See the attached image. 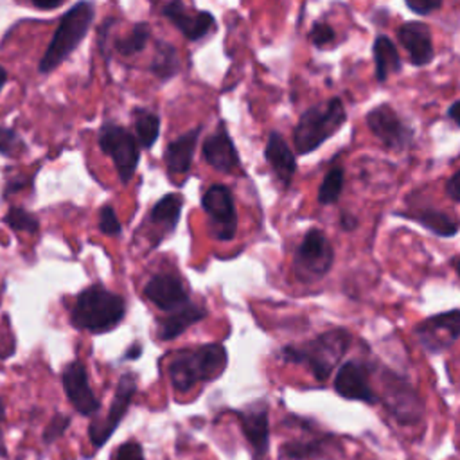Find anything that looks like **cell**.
Instances as JSON below:
<instances>
[{"instance_id":"cell-12","label":"cell","mask_w":460,"mask_h":460,"mask_svg":"<svg viewBox=\"0 0 460 460\" xmlns=\"http://www.w3.org/2000/svg\"><path fill=\"white\" fill-rule=\"evenodd\" d=\"M416 337L428 353L435 354L448 349L460 337V310L439 313L423 321L416 328Z\"/></svg>"},{"instance_id":"cell-3","label":"cell","mask_w":460,"mask_h":460,"mask_svg":"<svg viewBox=\"0 0 460 460\" xmlns=\"http://www.w3.org/2000/svg\"><path fill=\"white\" fill-rule=\"evenodd\" d=\"M126 313L124 298L107 288L94 284L83 289L70 313L72 326L78 329L103 333L115 328Z\"/></svg>"},{"instance_id":"cell-10","label":"cell","mask_w":460,"mask_h":460,"mask_svg":"<svg viewBox=\"0 0 460 460\" xmlns=\"http://www.w3.org/2000/svg\"><path fill=\"white\" fill-rule=\"evenodd\" d=\"M383 387H385L383 403L396 421L401 424H416L423 417V401L405 381L389 372L387 381H383Z\"/></svg>"},{"instance_id":"cell-14","label":"cell","mask_w":460,"mask_h":460,"mask_svg":"<svg viewBox=\"0 0 460 460\" xmlns=\"http://www.w3.org/2000/svg\"><path fill=\"white\" fill-rule=\"evenodd\" d=\"M203 161L216 171L230 175L240 168V153L234 146L233 137L228 135L225 123L221 121L214 133H210L202 146Z\"/></svg>"},{"instance_id":"cell-31","label":"cell","mask_w":460,"mask_h":460,"mask_svg":"<svg viewBox=\"0 0 460 460\" xmlns=\"http://www.w3.org/2000/svg\"><path fill=\"white\" fill-rule=\"evenodd\" d=\"M4 221L13 230H19V233H26V234H35L40 226L38 218L22 207H12L4 216Z\"/></svg>"},{"instance_id":"cell-44","label":"cell","mask_w":460,"mask_h":460,"mask_svg":"<svg viewBox=\"0 0 460 460\" xmlns=\"http://www.w3.org/2000/svg\"><path fill=\"white\" fill-rule=\"evenodd\" d=\"M0 455H6V448H4V442H3V433H0Z\"/></svg>"},{"instance_id":"cell-45","label":"cell","mask_w":460,"mask_h":460,"mask_svg":"<svg viewBox=\"0 0 460 460\" xmlns=\"http://www.w3.org/2000/svg\"><path fill=\"white\" fill-rule=\"evenodd\" d=\"M456 274L460 275V259H458V263H456Z\"/></svg>"},{"instance_id":"cell-5","label":"cell","mask_w":460,"mask_h":460,"mask_svg":"<svg viewBox=\"0 0 460 460\" xmlns=\"http://www.w3.org/2000/svg\"><path fill=\"white\" fill-rule=\"evenodd\" d=\"M351 345V335L345 329H333L302 347H284V361L305 365L317 381H326Z\"/></svg>"},{"instance_id":"cell-2","label":"cell","mask_w":460,"mask_h":460,"mask_svg":"<svg viewBox=\"0 0 460 460\" xmlns=\"http://www.w3.org/2000/svg\"><path fill=\"white\" fill-rule=\"evenodd\" d=\"M226 367V349L219 344H207L196 349L178 351L168 367L171 385L178 393L191 391L200 381H212Z\"/></svg>"},{"instance_id":"cell-9","label":"cell","mask_w":460,"mask_h":460,"mask_svg":"<svg viewBox=\"0 0 460 460\" xmlns=\"http://www.w3.org/2000/svg\"><path fill=\"white\" fill-rule=\"evenodd\" d=\"M367 126L377 140L391 149H403L414 139V130L405 124L398 112L383 103L367 114Z\"/></svg>"},{"instance_id":"cell-30","label":"cell","mask_w":460,"mask_h":460,"mask_svg":"<svg viewBox=\"0 0 460 460\" xmlns=\"http://www.w3.org/2000/svg\"><path fill=\"white\" fill-rule=\"evenodd\" d=\"M344 191V170L342 168H333L324 182L321 184V189H319V202L322 205H329V203H335L338 202L340 194Z\"/></svg>"},{"instance_id":"cell-36","label":"cell","mask_w":460,"mask_h":460,"mask_svg":"<svg viewBox=\"0 0 460 460\" xmlns=\"http://www.w3.org/2000/svg\"><path fill=\"white\" fill-rule=\"evenodd\" d=\"M114 460H144V449L137 440H128L117 449Z\"/></svg>"},{"instance_id":"cell-28","label":"cell","mask_w":460,"mask_h":460,"mask_svg":"<svg viewBox=\"0 0 460 460\" xmlns=\"http://www.w3.org/2000/svg\"><path fill=\"white\" fill-rule=\"evenodd\" d=\"M326 439H305V440H293L282 446V456L289 460H308V458H321L328 451Z\"/></svg>"},{"instance_id":"cell-32","label":"cell","mask_w":460,"mask_h":460,"mask_svg":"<svg viewBox=\"0 0 460 460\" xmlns=\"http://www.w3.org/2000/svg\"><path fill=\"white\" fill-rule=\"evenodd\" d=\"M24 149V139L8 126H0V153L4 157H15Z\"/></svg>"},{"instance_id":"cell-41","label":"cell","mask_w":460,"mask_h":460,"mask_svg":"<svg viewBox=\"0 0 460 460\" xmlns=\"http://www.w3.org/2000/svg\"><path fill=\"white\" fill-rule=\"evenodd\" d=\"M448 117L451 121H455L460 126V101H455L449 108H448Z\"/></svg>"},{"instance_id":"cell-11","label":"cell","mask_w":460,"mask_h":460,"mask_svg":"<svg viewBox=\"0 0 460 460\" xmlns=\"http://www.w3.org/2000/svg\"><path fill=\"white\" fill-rule=\"evenodd\" d=\"M137 393V377L135 374H124L121 379H119V385H117V391H115V396L112 400V405H110V412L107 416V419L103 423H96L89 428V437H91V442L96 446V448H101L108 439L110 435L117 430L121 419L126 416L131 401H133V396Z\"/></svg>"},{"instance_id":"cell-16","label":"cell","mask_w":460,"mask_h":460,"mask_svg":"<svg viewBox=\"0 0 460 460\" xmlns=\"http://www.w3.org/2000/svg\"><path fill=\"white\" fill-rule=\"evenodd\" d=\"M144 295L151 304H155L159 310L170 313L189 304V297L182 281L171 274L153 275L144 286Z\"/></svg>"},{"instance_id":"cell-39","label":"cell","mask_w":460,"mask_h":460,"mask_svg":"<svg viewBox=\"0 0 460 460\" xmlns=\"http://www.w3.org/2000/svg\"><path fill=\"white\" fill-rule=\"evenodd\" d=\"M446 194L455 202H460V170L448 180Z\"/></svg>"},{"instance_id":"cell-42","label":"cell","mask_w":460,"mask_h":460,"mask_svg":"<svg viewBox=\"0 0 460 460\" xmlns=\"http://www.w3.org/2000/svg\"><path fill=\"white\" fill-rule=\"evenodd\" d=\"M6 82H8V70L3 65H0V92H3Z\"/></svg>"},{"instance_id":"cell-17","label":"cell","mask_w":460,"mask_h":460,"mask_svg":"<svg viewBox=\"0 0 460 460\" xmlns=\"http://www.w3.org/2000/svg\"><path fill=\"white\" fill-rule=\"evenodd\" d=\"M335 391L345 400L363 403L377 401V396L370 387L369 370L360 361H347L340 367L335 377Z\"/></svg>"},{"instance_id":"cell-25","label":"cell","mask_w":460,"mask_h":460,"mask_svg":"<svg viewBox=\"0 0 460 460\" xmlns=\"http://www.w3.org/2000/svg\"><path fill=\"white\" fill-rule=\"evenodd\" d=\"M135 137L139 144L146 149L155 146L161 135V117L147 108H135L133 112Z\"/></svg>"},{"instance_id":"cell-7","label":"cell","mask_w":460,"mask_h":460,"mask_svg":"<svg viewBox=\"0 0 460 460\" xmlns=\"http://www.w3.org/2000/svg\"><path fill=\"white\" fill-rule=\"evenodd\" d=\"M333 261V245L329 243L322 230L313 228L304 236L302 243L298 245L295 252L293 268L298 279H302L304 282H312L322 279L331 270Z\"/></svg>"},{"instance_id":"cell-24","label":"cell","mask_w":460,"mask_h":460,"mask_svg":"<svg viewBox=\"0 0 460 460\" xmlns=\"http://www.w3.org/2000/svg\"><path fill=\"white\" fill-rule=\"evenodd\" d=\"M149 70L153 75H157L161 82H170L180 72V58L175 45L170 42H157L155 54H153Z\"/></svg>"},{"instance_id":"cell-34","label":"cell","mask_w":460,"mask_h":460,"mask_svg":"<svg viewBox=\"0 0 460 460\" xmlns=\"http://www.w3.org/2000/svg\"><path fill=\"white\" fill-rule=\"evenodd\" d=\"M335 38H337L335 29H333L329 24H326V22H317V24L313 26L312 33H310V40H312L313 45L319 47V49H324V47L331 45V44L335 42Z\"/></svg>"},{"instance_id":"cell-43","label":"cell","mask_w":460,"mask_h":460,"mask_svg":"<svg viewBox=\"0 0 460 460\" xmlns=\"http://www.w3.org/2000/svg\"><path fill=\"white\" fill-rule=\"evenodd\" d=\"M4 419H6V407H4L3 398H0V423H3Z\"/></svg>"},{"instance_id":"cell-8","label":"cell","mask_w":460,"mask_h":460,"mask_svg":"<svg viewBox=\"0 0 460 460\" xmlns=\"http://www.w3.org/2000/svg\"><path fill=\"white\" fill-rule=\"evenodd\" d=\"M202 207L210 219V233L216 236V240L230 242L236 236L238 214L233 193L226 186H210L202 198Z\"/></svg>"},{"instance_id":"cell-1","label":"cell","mask_w":460,"mask_h":460,"mask_svg":"<svg viewBox=\"0 0 460 460\" xmlns=\"http://www.w3.org/2000/svg\"><path fill=\"white\" fill-rule=\"evenodd\" d=\"M96 8L91 0H82L74 4L59 20L42 59L38 65L40 74H51L56 70L75 49L82 45L87 38L92 22H94Z\"/></svg>"},{"instance_id":"cell-40","label":"cell","mask_w":460,"mask_h":460,"mask_svg":"<svg viewBox=\"0 0 460 460\" xmlns=\"http://www.w3.org/2000/svg\"><path fill=\"white\" fill-rule=\"evenodd\" d=\"M33 4L42 12H49V10L59 8L63 4V0H33Z\"/></svg>"},{"instance_id":"cell-26","label":"cell","mask_w":460,"mask_h":460,"mask_svg":"<svg viewBox=\"0 0 460 460\" xmlns=\"http://www.w3.org/2000/svg\"><path fill=\"white\" fill-rule=\"evenodd\" d=\"M184 200L182 196L171 193L161 198L155 207L151 209V223L164 226L166 230H173L180 219Z\"/></svg>"},{"instance_id":"cell-29","label":"cell","mask_w":460,"mask_h":460,"mask_svg":"<svg viewBox=\"0 0 460 460\" xmlns=\"http://www.w3.org/2000/svg\"><path fill=\"white\" fill-rule=\"evenodd\" d=\"M151 38V29L146 22H139L126 36L115 40V51L123 56H133L137 52H142L147 47V42Z\"/></svg>"},{"instance_id":"cell-21","label":"cell","mask_w":460,"mask_h":460,"mask_svg":"<svg viewBox=\"0 0 460 460\" xmlns=\"http://www.w3.org/2000/svg\"><path fill=\"white\" fill-rule=\"evenodd\" d=\"M265 159L274 170L275 177L279 182L288 187L291 184V178L297 171V159L293 155V151L289 149L288 142L279 131H270L266 147H265Z\"/></svg>"},{"instance_id":"cell-20","label":"cell","mask_w":460,"mask_h":460,"mask_svg":"<svg viewBox=\"0 0 460 460\" xmlns=\"http://www.w3.org/2000/svg\"><path fill=\"white\" fill-rule=\"evenodd\" d=\"M398 38L408 52L412 65L424 67L433 59V44L430 28L423 22H407L398 29Z\"/></svg>"},{"instance_id":"cell-15","label":"cell","mask_w":460,"mask_h":460,"mask_svg":"<svg viewBox=\"0 0 460 460\" xmlns=\"http://www.w3.org/2000/svg\"><path fill=\"white\" fill-rule=\"evenodd\" d=\"M163 17L168 19L189 42H200L216 29V19L210 12L189 13L182 0H170L163 8Z\"/></svg>"},{"instance_id":"cell-19","label":"cell","mask_w":460,"mask_h":460,"mask_svg":"<svg viewBox=\"0 0 460 460\" xmlns=\"http://www.w3.org/2000/svg\"><path fill=\"white\" fill-rule=\"evenodd\" d=\"M242 432L254 449V460H265L270 446V421L268 408L265 405L249 408L238 414Z\"/></svg>"},{"instance_id":"cell-27","label":"cell","mask_w":460,"mask_h":460,"mask_svg":"<svg viewBox=\"0 0 460 460\" xmlns=\"http://www.w3.org/2000/svg\"><path fill=\"white\" fill-rule=\"evenodd\" d=\"M423 226L432 230L433 234L442 238H451L458 233V221L453 219L449 214L437 210V209H424L414 216Z\"/></svg>"},{"instance_id":"cell-13","label":"cell","mask_w":460,"mask_h":460,"mask_svg":"<svg viewBox=\"0 0 460 460\" xmlns=\"http://www.w3.org/2000/svg\"><path fill=\"white\" fill-rule=\"evenodd\" d=\"M63 389L70 405L82 416H94L101 403L91 389L87 369L82 361H72L63 370Z\"/></svg>"},{"instance_id":"cell-38","label":"cell","mask_w":460,"mask_h":460,"mask_svg":"<svg viewBox=\"0 0 460 460\" xmlns=\"http://www.w3.org/2000/svg\"><path fill=\"white\" fill-rule=\"evenodd\" d=\"M117 20L115 19H108V20H105L101 26H99V31H98V47H99V51H101V54L105 56V59H108V63H110V54H108V51H107V35L110 33V28L115 24Z\"/></svg>"},{"instance_id":"cell-33","label":"cell","mask_w":460,"mask_h":460,"mask_svg":"<svg viewBox=\"0 0 460 460\" xmlns=\"http://www.w3.org/2000/svg\"><path fill=\"white\" fill-rule=\"evenodd\" d=\"M99 228L107 236H119L123 233V226L112 205H103L99 210Z\"/></svg>"},{"instance_id":"cell-37","label":"cell","mask_w":460,"mask_h":460,"mask_svg":"<svg viewBox=\"0 0 460 460\" xmlns=\"http://www.w3.org/2000/svg\"><path fill=\"white\" fill-rule=\"evenodd\" d=\"M416 15H430L442 6V0H405Z\"/></svg>"},{"instance_id":"cell-18","label":"cell","mask_w":460,"mask_h":460,"mask_svg":"<svg viewBox=\"0 0 460 460\" xmlns=\"http://www.w3.org/2000/svg\"><path fill=\"white\" fill-rule=\"evenodd\" d=\"M200 133H202V126H196V128L178 135L177 139H173L168 144V147L164 151V163H166V168H168V173L171 178L184 177L191 171Z\"/></svg>"},{"instance_id":"cell-6","label":"cell","mask_w":460,"mask_h":460,"mask_svg":"<svg viewBox=\"0 0 460 460\" xmlns=\"http://www.w3.org/2000/svg\"><path fill=\"white\" fill-rule=\"evenodd\" d=\"M98 142L105 155H108L114 161L119 180L123 184H130L140 161V144L137 137L130 133L124 126L107 121L99 128Z\"/></svg>"},{"instance_id":"cell-35","label":"cell","mask_w":460,"mask_h":460,"mask_svg":"<svg viewBox=\"0 0 460 460\" xmlns=\"http://www.w3.org/2000/svg\"><path fill=\"white\" fill-rule=\"evenodd\" d=\"M68 424H70V419L68 417H65V416H54V419L49 423V426L45 428V432H44V439H45V442H52V440H56V439H59L65 432H67V428H68Z\"/></svg>"},{"instance_id":"cell-4","label":"cell","mask_w":460,"mask_h":460,"mask_svg":"<svg viewBox=\"0 0 460 460\" xmlns=\"http://www.w3.org/2000/svg\"><path fill=\"white\" fill-rule=\"evenodd\" d=\"M345 121L347 114L338 98L305 110L293 130V144L298 155H308V153L319 149L344 126Z\"/></svg>"},{"instance_id":"cell-22","label":"cell","mask_w":460,"mask_h":460,"mask_svg":"<svg viewBox=\"0 0 460 460\" xmlns=\"http://www.w3.org/2000/svg\"><path fill=\"white\" fill-rule=\"evenodd\" d=\"M372 52L376 61V80L379 83L387 82L391 74H398L403 68V61L398 52V47L389 36L379 35L374 40Z\"/></svg>"},{"instance_id":"cell-23","label":"cell","mask_w":460,"mask_h":460,"mask_svg":"<svg viewBox=\"0 0 460 460\" xmlns=\"http://www.w3.org/2000/svg\"><path fill=\"white\" fill-rule=\"evenodd\" d=\"M205 317H207V312L203 308L189 302L184 305V308L171 312V315L161 322L159 337L163 340H175L177 337L186 333L193 324L203 321Z\"/></svg>"}]
</instances>
